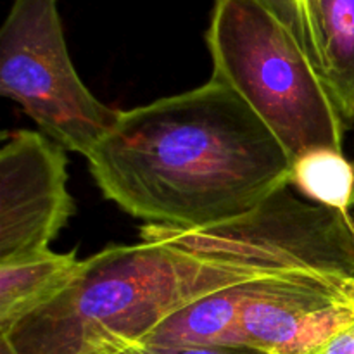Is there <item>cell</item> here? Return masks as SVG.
Instances as JSON below:
<instances>
[{
    "instance_id": "1",
    "label": "cell",
    "mask_w": 354,
    "mask_h": 354,
    "mask_svg": "<svg viewBox=\"0 0 354 354\" xmlns=\"http://www.w3.org/2000/svg\"><path fill=\"white\" fill-rule=\"evenodd\" d=\"M86 161L102 196L124 213L144 225L189 230L249 213L290 185L294 165L218 78L120 111Z\"/></svg>"
},
{
    "instance_id": "2",
    "label": "cell",
    "mask_w": 354,
    "mask_h": 354,
    "mask_svg": "<svg viewBox=\"0 0 354 354\" xmlns=\"http://www.w3.org/2000/svg\"><path fill=\"white\" fill-rule=\"evenodd\" d=\"M258 279L159 242L109 245L83 259L54 299L0 335L9 354H120L178 308Z\"/></svg>"
},
{
    "instance_id": "3",
    "label": "cell",
    "mask_w": 354,
    "mask_h": 354,
    "mask_svg": "<svg viewBox=\"0 0 354 354\" xmlns=\"http://www.w3.org/2000/svg\"><path fill=\"white\" fill-rule=\"evenodd\" d=\"M213 78L230 86L292 161L342 152L344 121L313 59L258 0H214L206 33Z\"/></svg>"
},
{
    "instance_id": "4",
    "label": "cell",
    "mask_w": 354,
    "mask_h": 354,
    "mask_svg": "<svg viewBox=\"0 0 354 354\" xmlns=\"http://www.w3.org/2000/svg\"><path fill=\"white\" fill-rule=\"evenodd\" d=\"M140 237L254 277L354 279L348 211L304 201L283 185L249 213L206 228L144 225Z\"/></svg>"
},
{
    "instance_id": "5",
    "label": "cell",
    "mask_w": 354,
    "mask_h": 354,
    "mask_svg": "<svg viewBox=\"0 0 354 354\" xmlns=\"http://www.w3.org/2000/svg\"><path fill=\"white\" fill-rule=\"evenodd\" d=\"M0 92L19 104L48 138L85 158L120 113L80 80L57 0H14L0 30Z\"/></svg>"
},
{
    "instance_id": "6",
    "label": "cell",
    "mask_w": 354,
    "mask_h": 354,
    "mask_svg": "<svg viewBox=\"0 0 354 354\" xmlns=\"http://www.w3.org/2000/svg\"><path fill=\"white\" fill-rule=\"evenodd\" d=\"M66 149L19 130L0 151V263L38 254L75 214Z\"/></svg>"
},
{
    "instance_id": "7",
    "label": "cell",
    "mask_w": 354,
    "mask_h": 354,
    "mask_svg": "<svg viewBox=\"0 0 354 354\" xmlns=\"http://www.w3.org/2000/svg\"><path fill=\"white\" fill-rule=\"evenodd\" d=\"M354 322V279L258 277L244 283L242 342L266 354H313Z\"/></svg>"
},
{
    "instance_id": "8",
    "label": "cell",
    "mask_w": 354,
    "mask_h": 354,
    "mask_svg": "<svg viewBox=\"0 0 354 354\" xmlns=\"http://www.w3.org/2000/svg\"><path fill=\"white\" fill-rule=\"evenodd\" d=\"M317 68L346 128H354V0H306Z\"/></svg>"
},
{
    "instance_id": "9",
    "label": "cell",
    "mask_w": 354,
    "mask_h": 354,
    "mask_svg": "<svg viewBox=\"0 0 354 354\" xmlns=\"http://www.w3.org/2000/svg\"><path fill=\"white\" fill-rule=\"evenodd\" d=\"M245 282L232 283L190 301L161 322L142 342L245 348L241 328Z\"/></svg>"
},
{
    "instance_id": "10",
    "label": "cell",
    "mask_w": 354,
    "mask_h": 354,
    "mask_svg": "<svg viewBox=\"0 0 354 354\" xmlns=\"http://www.w3.org/2000/svg\"><path fill=\"white\" fill-rule=\"evenodd\" d=\"M82 261L75 251L57 254L47 249L0 263V335L62 292L75 279Z\"/></svg>"
},
{
    "instance_id": "11",
    "label": "cell",
    "mask_w": 354,
    "mask_h": 354,
    "mask_svg": "<svg viewBox=\"0 0 354 354\" xmlns=\"http://www.w3.org/2000/svg\"><path fill=\"white\" fill-rule=\"evenodd\" d=\"M290 185L313 203L349 213L354 199V166L344 152L328 149L308 152L294 161Z\"/></svg>"
},
{
    "instance_id": "12",
    "label": "cell",
    "mask_w": 354,
    "mask_h": 354,
    "mask_svg": "<svg viewBox=\"0 0 354 354\" xmlns=\"http://www.w3.org/2000/svg\"><path fill=\"white\" fill-rule=\"evenodd\" d=\"M259 3L266 7L280 23L286 24L294 37L301 41L310 57L313 59L315 66H317V55H315L313 41H311L310 26H308V16H306V6L304 0H258Z\"/></svg>"
},
{
    "instance_id": "13",
    "label": "cell",
    "mask_w": 354,
    "mask_h": 354,
    "mask_svg": "<svg viewBox=\"0 0 354 354\" xmlns=\"http://www.w3.org/2000/svg\"><path fill=\"white\" fill-rule=\"evenodd\" d=\"M120 354H266L252 348H225V346H175L138 342Z\"/></svg>"
},
{
    "instance_id": "14",
    "label": "cell",
    "mask_w": 354,
    "mask_h": 354,
    "mask_svg": "<svg viewBox=\"0 0 354 354\" xmlns=\"http://www.w3.org/2000/svg\"><path fill=\"white\" fill-rule=\"evenodd\" d=\"M313 354H354V322L332 335Z\"/></svg>"
},
{
    "instance_id": "15",
    "label": "cell",
    "mask_w": 354,
    "mask_h": 354,
    "mask_svg": "<svg viewBox=\"0 0 354 354\" xmlns=\"http://www.w3.org/2000/svg\"><path fill=\"white\" fill-rule=\"evenodd\" d=\"M349 216H351V221H353V225H354V199H353L351 207H349Z\"/></svg>"
},
{
    "instance_id": "16",
    "label": "cell",
    "mask_w": 354,
    "mask_h": 354,
    "mask_svg": "<svg viewBox=\"0 0 354 354\" xmlns=\"http://www.w3.org/2000/svg\"><path fill=\"white\" fill-rule=\"evenodd\" d=\"M0 354H9V353H7L3 348H0Z\"/></svg>"
},
{
    "instance_id": "17",
    "label": "cell",
    "mask_w": 354,
    "mask_h": 354,
    "mask_svg": "<svg viewBox=\"0 0 354 354\" xmlns=\"http://www.w3.org/2000/svg\"><path fill=\"white\" fill-rule=\"evenodd\" d=\"M304 6H306V0H304Z\"/></svg>"
}]
</instances>
